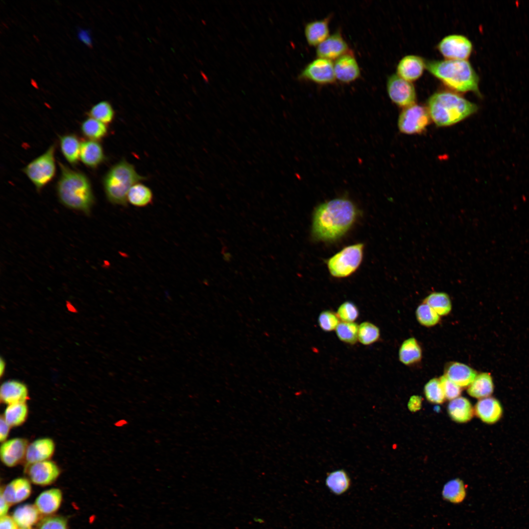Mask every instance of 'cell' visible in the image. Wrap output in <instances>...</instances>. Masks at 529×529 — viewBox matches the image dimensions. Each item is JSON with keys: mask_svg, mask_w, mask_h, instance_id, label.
I'll return each mask as SVG.
<instances>
[{"mask_svg": "<svg viewBox=\"0 0 529 529\" xmlns=\"http://www.w3.org/2000/svg\"><path fill=\"white\" fill-rule=\"evenodd\" d=\"M358 214L356 205L345 197L320 204L313 213L312 233L313 238L323 241L340 239L352 227Z\"/></svg>", "mask_w": 529, "mask_h": 529, "instance_id": "cell-1", "label": "cell"}, {"mask_svg": "<svg viewBox=\"0 0 529 529\" xmlns=\"http://www.w3.org/2000/svg\"><path fill=\"white\" fill-rule=\"evenodd\" d=\"M59 165L60 174L56 190L59 201L69 209L89 215L95 199L89 178L61 162Z\"/></svg>", "mask_w": 529, "mask_h": 529, "instance_id": "cell-2", "label": "cell"}, {"mask_svg": "<svg viewBox=\"0 0 529 529\" xmlns=\"http://www.w3.org/2000/svg\"><path fill=\"white\" fill-rule=\"evenodd\" d=\"M427 109L433 121L438 126L458 123L477 112L478 106L460 95L440 91L428 99Z\"/></svg>", "mask_w": 529, "mask_h": 529, "instance_id": "cell-3", "label": "cell"}, {"mask_svg": "<svg viewBox=\"0 0 529 529\" xmlns=\"http://www.w3.org/2000/svg\"><path fill=\"white\" fill-rule=\"evenodd\" d=\"M425 68L452 90L459 93L473 92L481 96L479 77L467 60L427 61Z\"/></svg>", "mask_w": 529, "mask_h": 529, "instance_id": "cell-4", "label": "cell"}, {"mask_svg": "<svg viewBox=\"0 0 529 529\" xmlns=\"http://www.w3.org/2000/svg\"><path fill=\"white\" fill-rule=\"evenodd\" d=\"M146 179L140 175L134 166L125 159L113 165L102 178L107 200L114 205L126 206L127 193L135 184Z\"/></svg>", "mask_w": 529, "mask_h": 529, "instance_id": "cell-5", "label": "cell"}, {"mask_svg": "<svg viewBox=\"0 0 529 529\" xmlns=\"http://www.w3.org/2000/svg\"><path fill=\"white\" fill-rule=\"evenodd\" d=\"M56 144L50 145L42 155L29 162L23 169L24 173L40 192L54 178L56 173Z\"/></svg>", "mask_w": 529, "mask_h": 529, "instance_id": "cell-6", "label": "cell"}, {"mask_svg": "<svg viewBox=\"0 0 529 529\" xmlns=\"http://www.w3.org/2000/svg\"><path fill=\"white\" fill-rule=\"evenodd\" d=\"M363 250V243H356L344 247L330 258L327 266L331 275L340 278L353 274L362 262Z\"/></svg>", "mask_w": 529, "mask_h": 529, "instance_id": "cell-7", "label": "cell"}, {"mask_svg": "<svg viewBox=\"0 0 529 529\" xmlns=\"http://www.w3.org/2000/svg\"><path fill=\"white\" fill-rule=\"evenodd\" d=\"M431 120L427 108L415 103L404 108L401 112L398 127L404 134H419L426 129Z\"/></svg>", "mask_w": 529, "mask_h": 529, "instance_id": "cell-8", "label": "cell"}, {"mask_svg": "<svg viewBox=\"0 0 529 529\" xmlns=\"http://www.w3.org/2000/svg\"><path fill=\"white\" fill-rule=\"evenodd\" d=\"M386 90L390 99L397 105L404 108L415 104L416 94L414 85L397 74L388 77Z\"/></svg>", "mask_w": 529, "mask_h": 529, "instance_id": "cell-9", "label": "cell"}, {"mask_svg": "<svg viewBox=\"0 0 529 529\" xmlns=\"http://www.w3.org/2000/svg\"><path fill=\"white\" fill-rule=\"evenodd\" d=\"M437 47L441 54L448 60H466L473 49L471 42L465 36L458 34L445 37Z\"/></svg>", "mask_w": 529, "mask_h": 529, "instance_id": "cell-10", "label": "cell"}, {"mask_svg": "<svg viewBox=\"0 0 529 529\" xmlns=\"http://www.w3.org/2000/svg\"><path fill=\"white\" fill-rule=\"evenodd\" d=\"M299 78L320 84L332 83L336 79L334 63L332 60L317 57L305 67Z\"/></svg>", "mask_w": 529, "mask_h": 529, "instance_id": "cell-11", "label": "cell"}, {"mask_svg": "<svg viewBox=\"0 0 529 529\" xmlns=\"http://www.w3.org/2000/svg\"><path fill=\"white\" fill-rule=\"evenodd\" d=\"M27 473L32 483L46 486L52 484L57 480L60 471L55 463L47 460L30 464Z\"/></svg>", "mask_w": 529, "mask_h": 529, "instance_id": "cell-12", "label": "cell"}, {"mask_svg": "<svg viewBox=\"0 0 529 529\" xmlns=\"http://www.w3.org/2000/svg\"><path fill=\"white\" fill-rule=\"evenodd\" d=\"M348 45L341 33L336 31L317 46L316 53L318 57L332 61L348 52Z\"/></svg>", "mask_w": 529, "mask_h": 529, "instance_id": "cell-13", "label": "cell"}, {"mask_svg": "<svg viewBox=\"0 0 529 529\" xmlns=\"http://www.w3.org/2000/svg\"><path fill=\"white\" fill-rule=\"evenodd\" d=\"M28 446L27 441L24 438H15L5 441L0 450L2 462L8 467L17 465L25 457Z\"/></svg>", "mask_w": 529, "mask_h": 529, "instance_id": "cell-14", "label": "cell"}, {"mask_svg": "<svg viewBox=\"0 0 529 529\" xmlns=\"http://www.w3.org/2000/svg\"><path fill=\"white\" fill-rule=\"evenodd\" d=\"M334 69L336 79L344 83L353 81L361 74V70L356 58L349 52L335 60Z\"/></svg>", "mask_w": 529, "mask_h": 529, "instance_id": "cell-15", "label": "cell"}, {"mask_svg": "<svg viewBox=\"0 0 529 529\" xmlns=\"http://www.w3.org/2000/svg\"><path fill=\"white\" fill-rule=\"evenodd\" d=\"M444 375L462 388L470 385L477 376V372L464 363L453 361L446 365Z\"/></svg>", "mask_w": 529, "mask_h": 529, "instance_id": "cell-16", "label": "cell"}, {"mask_svg": "<svg viewBox=\"0 0 529 529\" xmlns=\"http://www.w3.org/2000/svg\"><path fill=\"white\" fill-rule=\"evenodd\" d=\"M32 491L29 480L24 478L15 479L5 486L1 487L0 492L10 505L16 504L27 499Z\"/></svg>", "mask_w": 529, "mask_h": 529, "instance_id": "cell-17", "label": "cell"}, {"mask_svg": "<svg viewBox=\"0 0 529 529\" xmlns=\"http://www.w3.org/2000/svg\"><path fill=\"white\" fill-rule=\"evenodd\" d=\"M106 160L101 144L99 141L87 140L81 142L80 160L87 167L95 169Z\"/></svg>", "mask_w": 529, "mask_h": 529, "instance_id": "cell-18", "label": "cell"}, {"mask_svg": "<svg viewBox=\"0 0 529 529\" xmlns=\"http://www.w3.org/2000/svg\"><path fill=\"white\" fill-rule=\"evenodd\" d=\"M476 415L483 422L494 424L502 417L503 412L500 402L491 397L480 399L475 407Z\"/></svg>", "mask_w": 529, "mask_h": 529, "instance_id": "cell-19", "label": "cell"}, {"mask_svg": "<svg viewBox=\"0 0 529 529\" xmlns=\"http://www.w3.org/2000/svg\"><path fill=\"white\" fill-rule=\"evenodd\" d=\"M425 68V61L420 56L414 55L403 57L397 66V74L402 78L412 82L422 75Z\"/></svg>", "mask_w": 529, "mask_h": 529, "instance_id": "cell-20", "label": "cell"}, {"mask_svg": "<svg viewBox=\"0 0 529 529\" xmlns=\"http://www.w3.org/2000/svg\"><path fill=\"white\" fill-rule=\"evenodd\" d=\"M55 444L49 438L38 439L28 446L25 455L27 465L47 460L53 454Z\"/></svg>", "mask_w": 529, "mask_h": 529, "instance_id": "cell-21", "label": "cell"}, {"mask_svg": "<svg viewBox=\"0 0 529 529\" xmlns=\"http://www.w3.org/2000/svg\"><path fill=\"white\" fill-rule=\"evenodd\" d=\"M28 394L26 386L19 381H7L0 386V400L8 405L25 403L28 398Z\"/></svg>", "mask_w": 529, "mask_h": 529, "instance_id": "cell-22", "label": "cell"}, {"mask_svg": "<svg viewBox=\"0 0 529 529\" xmlns=\"http://www.w3.org/2000/svg\"><path fill=\"white\" fill-rule=\"evenodd\" d=\"M63 499L62 492L56 488L41 492L36 498L34 505L41 514L49 516L60 508Z\"/></svg>", "mask_w": 529, "mask_h": 529, "instance_id": "cell-23", "label": "cell"}, {"mask_svg": "<svg viewBox=\"0 0 529 529\" xmlns=\"http://www.w3.org/2000/svg\"><path fill=\"white\" fill-rule=\"evenodd\" d=\"M329 16L322 19L313 20L306 24L304 33L308 43L311 46H318L329 36Z\"/></svg>", "mask_w": 529, "mask_h": 529, "instance_id": "cell-24", "label": "cell"}, {"mask_svg": "<svg viewBox=\"0 0 529 529\" xmlns=\"http://www.w3.org/2000/svg\"><path fill=\"white\" fill-rule=\"evenodd\" d=\"M40 514L34 505L25 504L17 507L12 517L20 529H31L39 521Z\"/></svg>", "mask_w": 529, "mask_h": 529, "instance_id": "cell-25", "label": "cell"}, {"mask_svg": "<svg viewBox=\"0 0 529 529\" xmlns=\"http://www.w3.org/2000/svg\"><path fill=\"white\" fill-rule=\"evenodd\" d=\"M61 152L66 160L72 166H76L80 160L81 142L74 134L69 133L59 136Z\"/></svg>", "mask_w": 529, "mask_h": 529, "instance_id": "cell-26", "label": "cell"}, {"mask_svg": "<svg viewBox=\"0 0 529 529\" xmlns=\"http://www.w3.org/2000/svg\"><path fill=\"white\" fill-rule=\"evenodd\" d=\"M448 411L451 418L458 423L469 421L474 414L471 403L467 399L462 397L451 400L448 406Z\"/></svg>", "mask_w": 529, "mask_h": 529, "instance_id": "cell-27", "label": "cell"}, {"mask_svg": "<svg viewBox=\"0 0 529 529\" xmlns=\"http://www.w3.org/2000/svg\"><path fill=\"white\" fill-rule=\"evenodd\" d=\"M494 390L492 376L489 373L477 374L474 380L468 387L467 392L472 397L482 399L491 395Z\"/></svg>", "mask_w": 529, "mask_h": 529, "instance_id": "cell-28", "label": "cell"}, {"mask_svg": "<svg viewBox=\"0 0 529 529\" xmlns=\"http://www.w3.org/2000/svg\"><path fill=\"white\" fill-rule=\"evenodd\" d=\"M325 484L334 494L341 495L349 489L351 480L344 470L338 469L328 473Z\"/></svg>", "mask_w": 529, "mask_h": 529, "instance_id": "cell-29", "label": "cell"}, {"mask_svg": "<svg viewBox=\"0 0 529 529\" xmlns=\"http://www.w3.org/2000/svg\"><path fill=\"white\" fill-rule=\"evenodd\" d=\"M153 194L147 186L138 182L130 189L127 195V202L137 207H144L151 204Z\"/></svg>", "mask_w": 529, "mask_h": 529, "instance_id": "cell-30", "label": "cell"}, {"mask_svg": "<svg viewBox=\"0 0 529 529\" xmlns=\"http://www.w3.org/2000/svg\"><path fill=\"white\" fill-rule=\"evenodd\" d=\"M422 350L417 340L410 337L401 344L399 351L400 361L405 365L416 363L422 359Z\"/></svg>", "mask_w": 529, "mask_h": 529, "instance_id": "cell-31", "label": "cell"}, {"mask_svg": "<svg viewBox=\"0 0 529 529\" xmlns=\"http://www.w3.org/2000/svg\"><path fill=\"white\" fill-rule=\"evenodd\" d=\"M80 131L88 140L99 141L107 136L108 127L107 125L89 117L82 122Z\"/></svg>", "mask_w": 529, "mask_h": 529, "instance_id": "cell-32", "label": "cell"}, {"mask_svg": "<svg viewBox=\"0 0 529 529\" xmlns=\"http://www.w3.org/2000/svg\"><path fill=\"white\" fill-rule=\"evenodd\" d=\"M443 498L453 504L462 503L466 496V488L463 482L459 479H455L448 481L442 491Z\"/></svg>", "mask_w": 529, "mask_h": 529, "instance_id": "cell-33", "label": "cell"}, {"mask_svg": "<svg viewBox=\"0 0 529 529\" xmlns=\"http://www.w3.org/2000/svg\"><path fill=\"white\" fill-rule=\"evenodd\" d=\"M433 309L440 316L448 314L452 310V304L449 295L442 292L430 294L423 301Z\"/></svg>", "mask_w": 529, "mask_h": 529, "instance_id": "cell-34", "label": "cell"}, {"mask_svg": "<svg viewBox=\"0 0 529 529\" xmlns=\"http://www.w3.org/2000/svg\"><path fill=\"white\" fill-rule=\"evenodd\" d=\"M27 414L28 408L25 403H18L8 405L3 417L10 427H15L22 424Z\"/></svg>", "mask_w": 529, "mask_h": 529, "instance_id": "cell-35", "label": "cell"}, {"mask_svg": "<svg viewBox=\"0 0 529 529\" xmlns=\"http://www.w3.org/2000/svg\"><path fill=\"white\" fill-rule=\"evenodd\" d=\"M88 114L89 117L106 125L112 123L115 116L112 106L107 101H100L93 106Z\"/></svg>", "mask_w": 529, "mask_h": 529, "instance_id": "cell-36", "label": "cell"}, {"mask_svg": "<svg viewBox=\"0 0 529 529\" xmlns=\"http://www.w3.org/2000/svg\"><path fill=\"white\" fill-rule=\"evenodd\" d=\"M380 337V329L374 324L364 321L359 325L358 341L362 344L371 345L377 341Z\"/></svg>", "mask_w": 529, "mask_h": 529, "instance_id": "cell-37", "label": "cell"}, {"mask_svg": "<svg viewBox=\"0 0 529 529\" xmlns=\"http://www.w3.org/2000/svg\"><path fill=\"white\" fill-rule=\"evenodd\" d=\"M359 325L355 322L341 321L336 331L337 337L341 341L349 344H354L358 340Z\"/></svg>", "mask_w": 529, "mask_h": 529, "instance_id": "cell-38", "label": "cell"}, {"mask_svg": "<svg viewBox=\"0 0 529 529\" xmlns=\"http://www.w3.org/2000/svg\"><path fill=\"white\" fill-rule=\"evenodd\" d=\"M416 316L419 323L426 327L435 326L440 321V315L426 303L418 306L416 310Z\"/></svg>", "mask_w": 529, "mask_h": 529, "instance_id": "cell-39", "label": "cell"}, {"mask_svg": "<svg viewBox=\"0 0 529 529\" xmlns=\"http://www.w3.org/2000/svg\"><path fill=\"white\" fill-rule=\"evenodd\" d=\"M424 393L427 400L435 404L444 402L445 397L439 379L430 380L424 386Z\"/></svg>", "mask_w": 529, "mask_h": 529, "instance_id": "cell-40", "label": "cell"}, {"mask_svg": "<svg viewBox=\"0 0 529 529\" xmlns=\"http://www.w3.org/2000/svg\"><path fill=\"white\" fill-rule=\"evenodd\" d=\"M336 313L341 321L354 322L359 316V311L353 302L345 301L338 307Z\"/></svg>", "mask_w": 529, "mask_h": 529, "instance_id": "cell-41", "label": "cell"}, {"mask_svg": "<svg viewBox=\"0 0 529 529\" xmlns=\"http://www.w3.org/2000/svg\"><path fill=\"white\" fill-rule=\"evenodd\" d=\"M340 321L337 313L330 310L321 312L317 319L319 326L325 332L335 330Z\"/></svg>", "mask_w": 529, "mask_h": 529, "instance_id": "cell-42", "label": "cell"}, {"mask_svg": "<svg viewBox=\"0 0 529 529\" xmlns=\"http://www.w3.org/2000/svg\"><path fill=\"white\" fill-rule=\"evenodd\" d=\"M37 529H68V523L62 516L49 515L39 522Z\"/></svg>", "mask_w": 529, "mask_h": 529, "instance_id": "cell-43", "label": "cell"}, {"mask_svg": "<svg viewBox=\"0 0 529 529\" xmlns=\"http://www.w3.org/2000/svg\"><path fill=\"white\" fill-rule=\"evenodd\" d=\"M445 398L452 400L458 397L461 393V388L453 383L445 376L443 375L439 378Z\"/></svg>", "mask_w": 529, "mask_h": 529, "instance_id": "cell-44", "label": "cell"}, {"mask_svg": "<svg viewBox=\"0 0 529 529\" xmlns=\"http://www.w3.org/2000/svg\"><path fill=\"white\" fill-rule=\"evenodd\" d=\"M18 528L12 516L7 515L0 517V529H18Z\"/></svg>", "mask_w": 529, "mask_h": 529, "instance_id": "cell-45", "label": "cell"}, {"mask_svg": "<svg viewBox=\"0 0 529 529\" xmlns=\"http://www.w3.org/2000/svg\"><path fill=\"white\" fill-rule=\"evenodd\" d=\"M0 440L4 442L8 435L10 426L2 416L0 417Z\"/></svg>", "mask_w": 529, "mask_h": 529, "instance_id": "cell-46", "label": "cell"}, {"mask_svg": "<svg viewBox=\"0 0 529 529\" xmlns=\"http://www.w3.org/2000/svg\"><path fill=\"white\" fill-rule=\"evenodd\" d=\"M11 505L0 493V517L7 515L10 506Z\"/></svg>", "mask_w": 529, "mask_h": 529, "instance_id": "cell-47", "label": "cell"}, {"mask_svg": "<svg viewBox=\"0 0 529 529\" xmlns=\"http://www.w3.org/2000/svg\"><path fill=\"white\" fill-rule=\"evenodd\" d=\"M421 399L418 396H413L411 397L409 403V408L411 410L418 409L421 405Z\"/></svg>", "mask_w": 529, "mask_h": 529, "instance_id": "cell-48", "label": "cell"}, {"mask_svg": "<svg viewBox=\"0 0 529 529\" xmlns=\"http://www.w3.org/2000/svg\"><path fill=\"white\" fill-rule=\"evenodd\" d=\"M127 424H128V422H127V420H125L124 419H120V420L118 421L115 423V425H116V426H117L118 427H123V426L126 425Z\"/></svg>", "mask_w": 529, "mask_h": 529, "instance_id": "cell-49", "label": "cell"}, {"mask_svg": "<svg viewBox=\"0 0 529 529\" xmlns=\"http://www.w3.org/2000/svg\"><path fill=\"white\" fill-rule=\"evenodd\" d=\"M5 367V361H4L3 360H2V358H1L0 361V374L1 376H2L3 373L4 372Z\"/></svg>", "mask_w": 529, "mask_h": 529, "instance_id": "cell-50", "label": "cell"}, {"mask_svg": "<svg viewBox=\"0 0 529 529\" xmlns=\"http://www.w3.org/2000/svg\"><path fill=\"white\" fill-rule=\"evenodd\" d=\"M253 520H254V522L258 523L259 524H262V523H264V520L263 519L260 518V517H254L253 518Z\"/></svg>", "mask_w": 529, "mask_h": 529, "instance_id": "cell-51", "label": "cell"}, {"mask_svg": "<svg viewBox=\"0 0 529 529\" xmlns=\"http://www.w3.org/2000/svg\"><path fill=\"white\" fill-rule=\"evenodd\" d=\"M231 255L230 253H227L224 255L223 259L226 261H229L231 260Z\"/></svg>", "mask_w": 529, "mask_h": 529, "instance_id": "cell-52", "label": "cell"}, {"mask_svg": "<svg viewBox=\"0 0 529 529\" xmlns=\"http://www.w3.org/2000/svg\"></svg>", "mask_w": 529, "mask_h": 529, "instance_id": "cell-53", "label": "cell"}]
</instances>
